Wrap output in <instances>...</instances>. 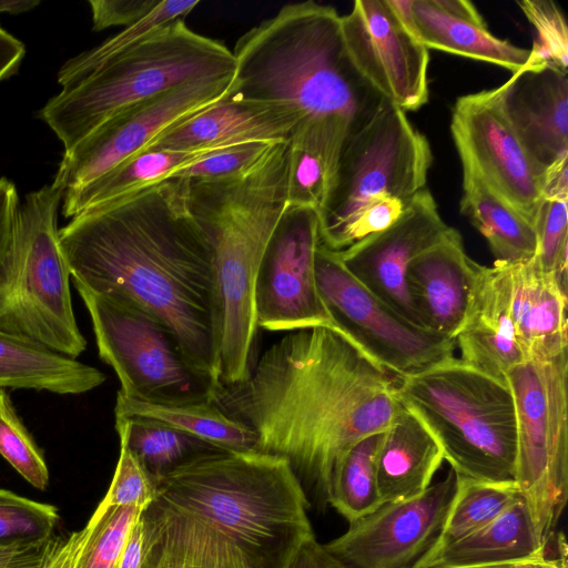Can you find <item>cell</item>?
I'll return each instance as SVG.
<instances>
[{
	"label": "cell",
	"mask_w": 568,
	"mask_h": 568,
	"mask_svg": "<svg viewBox=\"0 0 568 568\" xmlns=\"http://www.w3.org/2000/svg\"><path fill=\"white\" fill-rule=\"evenodd\" d=\"M189 181L191 212L212 251L220 385L243 382L256 335L254 288L268 240L287 207V141L273 144L245 175Z\"/></svg>",
	"instance_id": "obj_5"
},
{
	"label": "cell",
	"mask_w": 568,
	"mask_h": 568,
	"mask_svg": "<svg viewBox=\"0 0 568 568\" xmlns=\"http://www.w3.org/2000/svg\"><path fill=\"white\" fill-rule=\"evenodd\" d=\"M320 243L317 213L308 207L287 206L267 242L255 280L257 327L288 332L317 326L337 329L316 283Z\"/></svg>",
	"instance_id": "obj_14"
},
{
	"label": "cell",
	"mask_w": 568,
	"mask_h": 568,
	"mask_svg": "<svg viewBox=\"0 0 568 568\" xmlns=\"http://www.w3.org/2000/svg\"><path fill=\"white\" fill-rule=\"evenodd\" d=\"M18 207L14 184L6 178L0 179V260L9 247Z\"/></svg>",
	"instance_id": "obj_46"
},
{
	"label": "cell",
	"mask_w": 568,
	"mask_h": 568,
	"mask_svg": "<svg viewBox=\"0 0 568 568\" xmlns=\"http://www.w3.org/2000/svg\"><path fill=\"white\" fill-rule=\"evenodd\" d=\"M58 520L54 506L0 489V546L44 541Z\"/></svg>",
	"instance_id": "obj_38"
},
{
	"label": "cell",
	"mask_w": 568,
	"mask_h": 568,
	"mask_svg": "<svg viewBox=\"0 0 568 568\" xmlns=\"http://www.w3.org/2000/svg\"><path fill=\"white\" fill-rule=\"evenodd\" d=\"M517 426L515 483L535 530L548 545L568 493L567 351L527 359L506 374Z\"/></svg>",
	"instance_id": "obj_9"
},
{
	"label": "cell",
	"mask_w": 568,
	"mask_h": 568,
	"mask_svg": "<svg viewBox=\"0 0 568 568\" xmlns=\"http://www.w3.org/2000/svg\"><path fill=\"white\" fill-rule=\"evenodd\" d=\"M396 396L429 429L457 476L515 483L516 413L506 381L454 357L398 378Z\"/></svg>",
	"instance_id": "obj_7"
},
{
	"label": "cell",
	"mask_w": 568,
	"mask_h": 568,
	"mask_svg": "<svg viewBox=\"0 0 568 568\" xmlns=\"http://www.w3.org/2000/svg\"><path fill=\"white\" fill-rule=\"evenodd\" d=\"M534 568H549V557H548V560L545 565H541V566H537V567H534Z\"/></svg>",
	"instance_id": "obj_56"
},
{
	"label": "cell",
	"mask_w": 568,
	"mask_h": 568,
	"mask_svg": "<svg viewBox=\"0 0 568 568\" xmlns=\"http://www.w3.org/2000/svg\"><path fill=\"white\" fill-rule=\"evenodd\" d=\"M114 418L153 420L233 452H255L257 436L245 424L226 415L214 400L152 404L116 394Z\"/></svg>",
	"instance_id": "obj_29"
},
{
	"label": "cell",
	"mask_w": 568,
	"mask_h": 568,
	"mask_svg": "<svg viewBox=\"0 0 568 568\" xmlns=\"http://www.w3.org/2000/svg\"><path fill=\"white\" fill-rule=\"evenodd\" d=\"M347 54L363 78L406 111L428 101V49L396 18L387 0H356L341 16Z\"/></svg>",
	"instance_id": "obj_17"
},
{
	"label": "cell",
	"mask_w": 568,
	"mask_h": 568,
	"mask_svg": "<svg viewBox=\"0 0 568 568\" xmlns=\"http://www.w3.org/2000/svg\"><path fill=\"white\" fill-rule=\"evenodd\" d=\"M232 53L235 71L229 97L286 109L301 123L337 119L354 135L386 100L351 61L341 16L331 6L285 4L245 32Z\"/></svg>",
	"instance_id": "obj_4"
},
{
	"label": "cell",
	"mask_w": 568,
	"mask_h": 568,
	"mask_svg": "<svg viewBox=\"0 0 568 568\" xmlns=\"http://www.w3.org/2000/svg\"><path fill=\"white\" fill-rule=\"evenodd\" d=\"M277 142L252 141L216 152L185 168L173 178L197 182H222L248 173Z\"/></svg>",
	"instance_id": "obj_42"
},
{
	"label": "cell",
	"mask_w": 568,
	"mask_h": 568,
	"mask_svg": "<svg viewBox=\"0 0 568 568\" xmlns=\"http://www.w3.org/2000/svg\"><path fill=\"white\" fill-rule=\"evenodd\" d=\"M387 3L405 29L415 37L414 0H387Z\"/></svg>",
	"instance_id": "obj_52"
},
{
	"label": "cell",
	"mask_w": 568,
	"mask_h": 568,
	"mask_svg": "<svg viewBox=\"0 0 568 568\" xmlns=\"http://www.w3.org/2000/svg\"><path fill=\"white\" fill-rule=\"evenodd\" d=\"M504 119L546 171L568 158V78L552 65L525 67L493 90Z\"/></svg>",
	"instance_id": "obj_19"
},
{
	"label": "cell",
	"mask_w": 568,
	"mask_h": 568,
	"mask_svg": "<svg viewBox=\"0 0 568 568\" xmlns=\"http://www.w3.org/2000/svg\"><path fill=\"white\" fill-rule=\"evenodd\" d=\"M310 506L284 458L207 449L155 481L141 568H287L314 536Z\"/></svg>",
	"instance_id": "obj_3"
},
{
	"label": "cell",
	"mask_w": 568,
	"mask_h": 568,
	"mask_svg": "<svg viewBox=\"0 0 568 568\" xmlns=\"http://www.w3.org/2000/svg\"><path fill=\"white\" fill-rule=\"evenodd\" d=\"M433 155L406 112L384 100L373 119L343 149L335 183L318 214L320 242L331 250L347 223L386 197L412 201L425 189Z\"/></svg>",
	"instance_id": "obj_11"
},
{
	"label": "cell",
	"mask_w": 568,
	"mask_h": 568,
	"mask_svg": "<svg viewBox=\"0 0 568 568\" xmlns=\"http://www.w3.org/2000/svg\"><path fill=\"white\" fill-rule=\"evenodd\" d=\"M462 361L499 381L527 361L516 338L510 311L508 265L476 262L469 303L455 336Z\"/></svg>",
	"instance_id": "obj_20"
},
{
	"label": "cell",
	"mask_w": 568,
	"mask_h": 568,
	"mask_svg": "<svg viewBox=\"0 0 568 568\" xmlns=\"http://www.w3.org/2000/svg\"><path fill=\"white\" fill-rule=\"evenodd\" d=\"M233 83L234 74L189 81L119 112L64 152L54 181L65 191L92 181L226 98Z\"/></svg>",
	"instance_id": "obj_13"
},
{
	"label": "cell",
	"mask_w": 568,
	"mask_h": 568,
	"mask_svg": "<svg viewBox=\"0 0 568 568\" xmlns=\"http://www.w3.org/2000/svg\"><path fill=\"white\" fill-rule=\"evenodd\" d=\"M549 568H567V555L565 550L557 552V556L549 558Z\"/></svg>",
	"instance_id": "obj_54"
},
{
	"label": "cell",
	"mask_w": 568,
	"mask_h": 568,
	"mask_svg": "<svg viewBox=\"0 0 568 568\" xmlns=\"http://www.w3.org/2000/svg\"><path fill=\"white\" fill-rule=\"evenodd\" d=\"M475 266L453 227L409 263L406 287L424 328L455 339L467 312Z\"/></svg>",
	"instance_id": "obj_21"
},
{
	"label": "cell",
	"mask_w": 568,
	"mask_h": 568,
	"mask_svg": "<svg viewBox=\"0 0 568 568\" xmlns=\"http://www.w3.org/2000/svg\"><path fill=\"white\" fill-rule=\"evenodd\" d=\"M457 477H446L419 495L382 504L349 523L325 548L347 568H413L437 542L455 497Z\"/></svg>",
	"instance_id": "obj_15"
},
{
	"label": "cell",
	"mask_w": 568,
	"mask_h": 568,
	"mask_svg": "<svg viewBox=\"0 0 568 568\" xmlns=\"http://www.w3.org/2000/svg\"><path fill=\"white\" fill-rule=\"evenodd\" d=\"M229 148L143 151L92 181L67 190L63 195V215L72 219L90 207L172 179L185 168Z\"/></svg>",
	"instance_id": "obj_28"
},
{
	"label": "cell",
	"mask_w": 568,
	"mask_h": 568,
	"mask_svg": "<svg viewBox=\"0 0 568 568\" xmlns=\"http://www.w3.org/2000/svg\"><path fill=\"white\" fill-rule=\"evenodd\" d=\"M547 546L538 537L523 497L475 532L429 551L413 568H474L498 565H542Z\"/></svg>",
	"instance_id": "obj_24"
},
{
	"label": "cell",
	"mask_w": 568,
	"mask_h": 568,
	"mask_svg": "<svg viewBox=\"0 0 568 568\" xmlns=\"http://www.w3.org/2000/svg\"><path fill=\"white\" fill-rule=\"evenodd\" d=\"M24 54V44L0 28V81L18 70Z\"/></svg>",
	"instance_id": "obj_49"
},
{
	"label": "cell",
	"mask_w": 568,
	"mask_h": 568,
	"mask_svg": "<svg viewBox=\"0 0 568 568\" xmlns=\"http://www.w3.org/2000/svg\"><path fill=\"white\" fill-rule=\"evenodd\" d=\"M64 193L53 180L19 204L0 260V329L77 359L87 339L74 316L71 273L57 225Z\"/></svg>",
	"instance_id": "obj_8"
},
{
	"label": "cell",
	"mask_w": 568,
	"mask_h": 568,
	"mask_svg": "<svg viewBox=\"0 0 568 568\" xmlns=\"http://www.w3.org/2000/svg\"><path fill=\"white\" fill-rule=\"evenodd\" d=\"M71 282L90 315L99 356L115 372L121 394L152 404L214 400L220 385L191 365L161 321Z\"/></svg>",
	"instance_id": "obj_10"
},
{
	"label": "cell",
	"mask_w": 568,
	"mask_h": 568,
	"mask_svg": "<svg viewBox=\"0 0 568 568\" xmlns=\"http://www.w3.org/2000/svg\"><path fill=\"white\" fill-rule=\"evenodd\" d=\"M415 38L427 49L500 65L513 73L524 69L529 50L516 47L490 33L487 26L449 16L430 0H414Z\"/></svg>",
	"instance_id": "obj_30"
},
{
	"label": "cell",
	"mask_w": 568,
	"mask_h": 568,
	"mask_svg": "<svg viewBox=\"0 0 568 568\" xmlns=\"http://www.w3.org/2000/svg\"><path fill=\"white\" fill-rule=\"evenodd\" d=\"M85 534L82 528L41 542L1 547L0 568H77Z\"/></svg>",
	"instance_id": "obj_41"
},
{
	"label": "cell",
	"mask_w": 568,
	"mask_h": 568,
	"mask_svg": "<svg viewBox=\"0 0 568 568\" xmlns=\"http://www.w3.org/2000/svg\"><path fill=\"white\" fill-rule=\"evenodd\" d=\"M156 0H90L93 30L101 31L114 26L130 27L149 14Z\"/></svg>",
	"instance_id": "obj_45"
},
{
	"label": "cell",
	"mask_w": 568,
	"mask_h": 568,
	"mask_svg": "<svg viewBox=\"0 0 568 568\" xmlns=\"http://www.w3.org/2000/svg\"><path fill=\"white\" fill-rule=\"evenodd\" d=\"M535 229L540 267L555 275L567 293L568 201L541 200Z\"/></svg>",
	"instance_id": "obj_40"
},
{
	"label": "cell",
	"mask_w": 568,
	"mask_h": 568,
	"mask_svg": "<svg viewBox=\"0 0 568 568\" xmlns=\"http://www.w3.org/2000/svg\"><path fill=\"white\" fill-rule=\"evenodd\" d=\"M430 2L434 7L449 16L478 26H486L477 9L467 0H430Z\"/></svg>",
	"instance_id": "obj_51"
},
{
	"label": "cell",
	"mask_w": 568,
	"mask_h": 568,
	"mask_svg": "<svg viewBox=\"0 0 568 568\" xmlns=\"http://www.w3.org/2000/svg\"><path fill=\"white\" fill-rule=\"evenodd\" d=\"M142 509L138 506H104L100 503L84 527L85 540L77 568H116Z\"/></svg>",
	"instance_id": "obj_36"
},
{
	"label": "cell",
	"mask_w": 568,
	"mask_h": 568,
	"mask_svg": "<svg viewBox=\"0 0 568 568\" xmlns=\"http://www.w3.org/2000/svg\"><path fill=\"white\" fill-rule=\"evenodd\" d=\"M443 460V450L429 429L402 406L384 433L377 454V485L383 504L423 493Z\"/></svg>",
	"instance_id": "obj_26"
},
{
	"label": "cell",
	"mask_w": 568,
	"mask_h": 568,
	"mask_svg": "<svg viewBox=\"0 0 568 568\" xmlns=\"http://www.w3.org/2000/svg\"><path fill=\"white\" fill-rule=\"evenodd\" d=\"M541 200L568 201V158L546 169L541 183Z\"/></svg>",
	"instance_id": "obj_48"
},
{
	"label": "cell",
	"mask_w": 568,
	"mask_h": 568,
	"mask_svg": "<svg viewBox=\"0 0 568 568\" xmlns=\"http://www.w3.org/2000/svg\"><path fill=\"white\" fill-rule=\"evenodd\" d=\"M450 131L463 171L476 174L535 225L545 171L531 160L504 119L493 90L459 97Z\"/></svg>",
	"instance_id": "obj_16"
},
{
	"label": "cell",
	"mask_w": 568,
	"mask_h": 568,
	"mask_svg": "<svg viewBox=\"0 0 568 568\" xmlns=\"http://www.w3.org/2000/svg\"><path fill=\"white\" fill-rule=\"evenodd\" d=\"M71 280L161 321L191 365L219 382L212 251L172 178L90 207L59 230Z\"/></svg>",
	"instance_id": "obj_2"
},
{
	"label": "cell",
	"mask_w": 568,
	"mask_h": 568,
	"mask_svg": "<svg viewBox=\"0 0 568 568\" xmlns=\"http://www.w3.org/2000/svg\"><path fill=\"white\" fill-rule=\"evenodd\" d=\"M155 484L132 452L120 443V456L110 487L100 501L104 506L145 508L154 498Z\"/></svg>",
	"instance_id": "obj_43"
},
{
	"label": "cell",
	"mask_w": 568,
	"mask_h": 568,
	"mask_svg": "<svg viewBox=\"0 0 568 568\" xmlns=\"http://www.w3.org/2000/svg\"><path fill=\"white\" fill-rule=\"evenodd\" d=\"M450 230L425 187L386 230L337 252L345 268L405 320L420 326L406 287L409 263Z\"/></svg>",
	"instance_id": "obj_18"
},
{
	"label": "cell",
	"mask_w": 568,
	"mask_h": 568,
	"mask_svg": "<svg viewBox=\"0 0 568 568\" xmlns=\"http://www.w3.org/2000/svg\"><path fill=\"white\" fill-rule=\"evenodd\" d=\"M507 265L511 318L526 359L546 361L567 351V293L555 275L536 257Z\"/></svg>",
	"instance_id": "obj_23"
},
{
	"label": "cell",
	"mask_w": 568,
	"mask_h": 568,
	"mask_svg": "<svg viewBox=\"0 0 568 568\" xmlns=\"http://www.w3.org/2000/svg\"><path fill=\"white\" fill-rule=\"evenodd\" d=\"M143 560V529L140 520L133 526L116 568H141Z\"/></svg>",
	"instance_id": "obj_50"
},
{
	"label": "cell",
	"mask_w": 568,
	"mask_h": 568,
	"mask_svg": "<svg viewBox=\"0 0 568 568\" xmlns=\"http://www.w3.org/2000/svg\"><path fill=\"white\" fill-rule=\"evenodd\" d=\"M197 0L160 1L159 4L136 23L124 28L100 45L67 61L58 73V82L62 89L70 88L101 64L145 40L164 27L184 20L196 6Z\"/></svg>",
	"instance_id": "obj_35"
},
{
	"label": "cell",
	"mask_w": 568,
	"mask_h": 568,
	"mask_svg": "<svg viewBox=\"0 0 568 568\" xmlns=\"http://www.w3.org/2000/svg\"><path fill=\"white\" fill-rule=\"evenodd\" d=\"M397 379L343 333L317 326L288 332L214 402L256 434L255 452L284 458L324 510L347 452L399 413Z\"/></svg>",
	"instance_id": "obj_1"
},
{
	"label": "cell",
	"mask_w": 568,
	"mask_h": 568,
	"mask_svg": "<svg viewBox=\"0 0 568 568\" xmlns=\"http://www.w3.org/2000/svg\"><path fill=\"white\" fill-rule=\"evenodd\" d=\"M316 283L336 328L397 378L454 358L455 339L405 320L363 286L337 252L321 243L315 255Z\"/></svg>",
	"instance_id": "obj_12"
},
{
	"label": "cell",
	"mask_w": 568,
	"mask_h": 568,
	"mask_svg": "<svg viewBox=\"0 0 568 568\" xmlns=\"http://www.w3.org/2000/svg\"><path fill=\"white\" fill-rule=\"evenodd\" d=\"M39 1L33 0H0V12L18 14L36 8Z\"/></svg>",
	"instance_id": "obj_53"
},
{
	"label": "cell",
	"mask_w": 568,
	"mask_h": 568,
	"mask_svg": "<svg viewBox=\"0 0 568 568\" xmlns=\"http://www.w3.org/2000/svg\"><path fill=\"white\" fill-rule=\"evenodd\" d=\"M0 455L33 487L47 488L49 469L43 453L4 388H0Z\"/></svg>",
	"instance_id": "obj_37"
},
{
	"label": "cell",
	"mask_w": 568,
	"mask_h": 568,
	"mask_svg": "<svg viewBox=\"0 0 568 568\" xmlns=\"http://www.w3.org/2000/svg\"><path fill=\"white\" fill-rule=\"evenodd\" d=\"M384 433L358 442L335 470L329 506L348 523L368 515L383 504L377 485L376 460Z\"/></svg>",
	"instance_id": "obj_33"
},
{
	"label": "cell",
	"mask_w": 568,
	"mask_h": 568,
	"mask_svg": "<svg viewBox=\"0 0 568 568\" xmlns=\"http://www.w3.org/2000/svg\"><path fill=\"white\" fill-rule=\"evenodd\" d=\"M300 123V118L286 109L239 101L227 95L168 130L146 150L233 146L252 141L283 142Z\"/></svg>",
	"instance_id": "obj_22"
},
{
	"label": "cell",
	"mask_w": 568,
	"mask_h": 568,
	"mask_svg": "<svg viewBox=\"0 0 568 568\" xmlns=\"http://www.w3.org/2000/svg\"><path fill=\"white\" fill-rule=\"evenodd\" d=\"M222 42L175 21L62 89L39 116L70 151L119 112L189 81L233 75Z\"/></svg>",
	"instance_id": "obj_6"
},
{
	"label": "cell",
	"mask_w": 568,
	"mask_h": 568,
	"mask_svg": "<svg viewBox=\"0 0 568 568\" xmlns=\"http://www.w3.org/2000/svg\"><path fill=\"white\" fill-rule=\"evenodd\" d=\"M542 565H545V564H542ZM537 566H541V565H515V564H509V565L474 567V568H534V567H537ZM426 568H434V567H426Z\"/></svg>",
	"instance_id": "obj_55"
},
{
	"label": "cell",
	"mask_w": 568,
	"mask_h": 568,
	"mask_svg": "<svg viewBox=\"0 0 568 568\" xmlns=\"http://www.w3.org/2000/svg\"><path fill=\"white\" fill-rule=\"evenodd\" d=\"M457 488L433 550L448 546L488 525L521 498L516 483H486L457 476Z\"/></svg>",
	"instance_id": "obj_34"
},
{
	"label": "cell",
	"mask_w": 568,
	"mask_h": 568,
	"mask_svg": "<svg viewBox=\"0 0 568 568\" xmlns=\"http://www.w3.org/2000/svg\"><path fill=\"white\" fill-rule=\"evenodd\" d=\"M115 430L152 480L214 447L166 425L142 418H115Z\"/></svg>",
	"instance_id": "obj_32"
},
{
	"label": "cell",
	"mask_w": 568,
	"mask_h": 568,
	"mask_svg": "<svg viewBox=\"0 0 568 568\" xmlns=\"http://www.w3.org/2000/svg\"><path fill=\"white\" fill-rule=\"evenodd\" d=\"M460 211L486 239L494 262L515 264L535 257V225L469 171H463Z\"/></svg>",
	"instance_id": "obj_31"
},
{
	"label": "cell",
	"mask_w": 568,
	"mask_h": 568,
	"mask_svg": "<svg viewBox=\"0 0 568 568\" xmlns=\"http://www.w3.org/2000/svg\"><path fill=\"white\" fill-rule=\"evenodd\" d=\"M287 568H347L336 559L315 536L307 539L296 551Z\"/></svg>",
	"instance_id": "obj_47"
},
{
	"label": "cell",
	"mask_w": 568,
	"mask_h": 568,
	"mask_svg": "<svg viewBox=\"0 0 568 568\" xmlns=\"http://www.w3.org/2000/svg\"><path fill=\"white\" fill-rule=\"evenodd\" d=\"M105 379V374L94 366L0 329V388L80 395Z\"/></svg>",
	"instance_id": "obj_27"
},
{
	"label": "cell",
	"mask_w": 568,
	"mask_h": 568,
	"mask_svg": "<svg viewBox=\"0 0 568 568\" xmlns=\"http://www.w3.org/2000/svg\"><path fill=\"white\" fill-rule=\"evenodd\" d=\"M409 203L410 201L386 197L367 205L347 223L331 251H344L362 240L386 230L398 220Z\"/></svg>",
	"instance_id": "obj_44"
},
{
	"label": "cell",
	"mask_w": 568,
	"mask_h": 568,
	"mask_svg": "<svg viewBox=\"0 0 568 568\" xmlns=\"http://www.w3.org/2000/svg\"><path fill=\"white\" fill-rule=\"evenodd\" d=\"M351 129L337 119L306 121L287 139V206L308 207L317 215L333 190Z\"/></svg>",
	"instance_id": "obj_25"
},
{
	"label": "cell",
	"mask_w": 568,
	"mask_h": 568,
	"mask_svg": "<svg viewBox=\"0 0 568 568\" xmlns=\"http://www.w3.org/2000/svg\"><path fill=\"white\" fill-rule=\"evenodd\" d=\"M535 29L536 38L526 67L568 68V28L560 8L550 0L517 2Z\"/></svg>",
	"instance_id": "obj_39"
}]
</instances>
